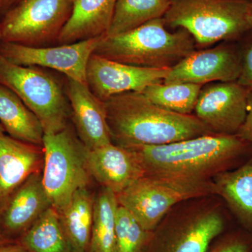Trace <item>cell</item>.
<instances>
[{
	"mask_svg": "<svg viewBox=\"0 0 252 252\" xmlns=\"http://www.w3.org/2000/svg\"><path fill=\"white\" fill-rule=\"evenodd\" d=\"M94 198L89 187L77 190L60 215L72 252H89Z\"/></svg>",
	"mask_w": 252,
	"mask_h": 252,
	"instance_id": "44dd1931",
	"label": "cell"
},
{
	"mask_svg": "<svg viewBox=\"0 0 252 252\" xmlns=\"http://www.w3.org/2000/svg\"><path fill=\"white\" fill-rule=\"evenodd\" d=\"M250 1H252V0H250Z\"/></svg>",
	"mask_w": 252,
	"mask_h": 252,
	"instance_id": "d590c367",
	"label": "cell"
},
{
	"mask_svg": "<svg viewBox=\"0 0 252 252\" xmlns=\"http://www.w3.org/2000/svg\"><path fill=\"white\" fill-rule=\"evenodd\" d=\"M87 165L92 179L116 195L144 176L137 154L114 143L88 149Z\"/></svg>",
	"mask_w": 252,
	"mask_h": 252,
	"instance_id": "9a60e30c",
	"label": "cell"
},
{
	"mask_svg": "<svg viewBox=\"0 0 252 252\" xmlns=\"http://www.w3.org/2000/svg\"><path fill=\"white\" fill-rule=\"evenodd\" d=\"M213 183L215 195L224 201L237 223L252 232V156L240 167L217 176Z\"/></svg>",
	"mask_w": 252,
	"mask_h": 252,
	"instance_id": "d6986e66",
	"label": "cell"
},
{
	"mask_svg": "<svg viewBox=\"0 0 252 252\" xmlns=\"http://www.w3.org/2000/svg\"><path fill=\"white\" fill-rule=\"evenodd\" d=\"M249 92L238 81L209 84L202 87L194 115L214 133L235 135L246 117Z\"/></svg>",
	"mask_w": 252,
	"mask_h": 252,
	"instance_id": "7c38bea8",
	"label": "cell"
},
{
	"mask_svg": "<svg viewBox=\"0 0 252 252\" xmlns=\"http://www.w3.org/2000/svg\"><path fill=\"white\" fill-rule=\"evenodd\" d=\"M74 0H21L0 21L3 42L47 46L57 41Z\"/></svg>",
	"mask_w": 252,
	"mask_h": 252,
	"instance_id": "ba28073f",
	"label": "cell"
},
{
	"mask_svg": "<svg viewBox=\"0 0 252 252\" xmlns=\"http://www.w3.org/2000/svg\"><path fill=\"white\" fill-rule=\"evenodd\" d=\"M195 51L188 32H172L159 18L123 34L102 36L94 54L138 67L172 68Z\"/></svg>",
	"mask_w": 252,
	"mask_h": 252,
	"instance_id": "277c9868",
	"label": "cell"
},
{
	"mask_svg": "<svg viewBox=\"0 0 252 252\" xmlns=\"http://www.w3.org/2000/svg\"><path fill=\"white\" fill-rule=\"evenodd\" d=\"M171 68L131 65L93 54L86 69V84L102 102L128 92H142L149 86L162 82Z\"/></svg>",
	"mask_w": 252,
	"mask_h": 252,
	"instance_id": "8fae6325",
	"label": "cell"
},
{
	"mask_svg": "<svg viewBox=\"0 0 252 252\" xmlns=\"http://www.w3.org/2000/svg\"><path fill=\"white\" fill-rule=\"evenodd\" d=\"M42 146L43 186L51 205L60 214L77 190L90 184L88 149L68 126L57 133L44 135Z\"/></svg>",
	"mask_w": 252,
	"mask_h": 252,
	"instance_id": "8992f818",
	"label": "cell"
},
{
	"mask_svg": "<svg viewBox=\"0 0 252 252\" xmlns=\"http://www.w3.org/2000/svg\"><path fill=\"white\" fill-rule=\"evenodd\" d=\"M30 252H72L59 212L46 210L17 240Z\"/></svg>",
	"mask_w": 252,
	"mask_h": 252,
	"instance_id": "7402d4cb",
	"label": "cell"
},
{
	"mask_svg": "<svg viewBox=\"0 0 252 252\" xmlns=\"http://www.w3.org/2000/svg\"><path fill=\"white\" fill-rule=\"evenodd\" d=\"M207 252H252V232L235 225L217 238Z\"/></svg>",
	"mask_w": 252,
	"mask_h": 252,
	"instance_id": "4316f807",
	"label": "cell"
},
{
	"mask_svg": "<svg viewBox=\"0 0 252 252\" xmlns=\"http://www.w3.org/2000/svg\"><path fill=\"white\" fill-rule=\"evenodd\" d=\"M215 194L213 181L184 184L141 177L117 194L118 203L130 212L144 229L153 231L169 210L187 199Z\"/></svg>",
	"mask_w": 252,
	"mask_h": 252,
	"instance_id": "9c48e42d",
	"label": "cell"
},
{
	"mask_svg": "<svg viewBox=\"0 0 252 252\" xmlns=\"http://www.w3.org/2000/svg\"><path fill=\"white\" fill-rule=\"evenodd\" d=\"M0 252H30L17 241H11L0 245Z\"/></svg>",
	"mask_w": 252,
	"mask_h": 252,
	"instance_id": "f546056e",
	"label": "cell"
},
{
	"mask_svg": "<svg viewBox=\"0 0 252 252\" xmlns=\"http://www.w3.org/2000/svg\"><path fill=\"white\" fill-rule=\"evenodd\" d=\"M66 94L79 140L88 149L112 143L104 102L87 84L67 78Z\"/></svg>",
	"mask_w": 252,
	"mask_h": 252,
	"instance_id": "2e32d148",
	"label": "cell"
},
{
	"mask_svg": "<svg viewBox=\"0 0 252 252\" xmlns=\"http://www.w3.org/2000/svg\"><path fill=\"white\" fill-rule=\"evenodd\" d=\"M102 36L54 46L3 42L0 55L18 65L49 68L63 73L66 78L86 84L88 63Z\"/></svg>",
	"mask_w": 252,
	"mask_h": 252,
	"instance_id": "30bf717a",
	"label": "cell"
},
{
	"mask_svg": "<svg viewBox=\"0 0 252 252\" xmlns=\"http://www.w3.org/2000/svg\"><path fill=\"white\" fill-rule=\"evenodd\" d=\"M0 124L12 138L39 147L43 145L44 132L39 119L14 91L1 83Z\"/></svg>",
	"mask_w": 252,
	"mask_h": 252,
	"instance_id": "ffe728a7",
	"label": "cell"
},
{
	"mask_svg": "<svg viewBox=\"0 0 252 252\" xmlns=\"http://www.w3.org/2000/svg\"><path fill=\"white\" fill-rule=\"evenodd\" d=\"M103 102L112 143L126 148L163 145L214 133L194 114L162 108L142 93L117 94Z\"/></svg>",
	"mask_w": 252,
	"mask_h": 252,
	"instance_id": "7a4b0ae2",
	"label": "cell"
},
{
	"mask_svg": "<svg viewBox=\"0 0 252 252\" xmlns=\"http://www.w3.org/2000/svg\"><path fill=\"white\" fill-rule=\"evenodd\" d=\"M0 83L14 91L34 113L44 135L57 133L68 126L65 94L49 73L38 67L18 65L0 55Z\"/></svg>",
	"mask_w": 252,
	"mask_h": 252,
	"instance_id": "52a82bcc",
	"label": "cell"
},
{
	"mask_svg": "<svg viewBox=\"0 0 252 252\" xmlns=\"http://www.w3.org/2000/svg\"><path fill=\"white\" fill-rule=\"evenodd\" d=\"M119 203L110 189L101 187L95 195L89 252H118L116 215Z\"/></svg>",
	"mask_w": 252,
	"mask_h": 252,
	"instance_id": "603a6c76",
	"label": "cell"
},
{
	"mask_svg": "<svg viewBox=\"0 0 252 252\" xmlns=\"http://www.w3.org/2000/svg\"><path fill=\"white\" fill-rule=\"evenodd\" d=\"M42 172L32 174L0 207V230L10 241H17L49 207Z\"/></svg>",
	"mask_w": 252,
	"mask_h": 252,
	"instance_id": "5bb4252c",
	"label": "cell"
},
{
	"mask_svg": "<svg viewBox=\"0 0 252 252\" xmlns=\"http://www.w3.org/2000/svg\"><path fill=\"white\" fill-rule=\"evenodd\" d=\"M235 220L215 194L182 200L154 228L144 252H207L217 238L236 225Z\"/></svg>",
	"mask_w": 252,
	"mask_h": 252,
	"instance_id": "3957f363",
	"label": "cell"
},
{
	"mask_svg": "<svg viewBox=\"0 0 252 252\" xmlns=\"http://www.w3.org/2000/svg\"><path fill=\"white\" fill-rule=\"evenodd\" d=\"M169 0H117L110 26L105 36L123 34L148 21L162 18Z\"/></svg>",
	"mask_w": 252,
	"mask_h": 252,
	"instance_id": "cb8c5ba5",
	"label": "cell"
},
{
	"mask_svg": "<svg viewBox=\"0 0 252 252\" xmlns=\"http://www.w3.org/2000/svg\"><path fill=\"white\" fill-rule=\"evenodd\" d=\"M5 135V131L4 128H3L2 126L0 124V139L3 137Z\"/></svg>",
	"mask_w": 252,
	"mask_h": 252,
	"instance_id": "836d02e7",
	"label": "cell"
},
{
	"mask_svg": "<svg viewBox=\"0 0 252 252\" xmlns=\"http://www.w3.org/2000/svg\"><path fill=\"white\" fill-rule=\"evenodd\" d=\"M21 0H0V21Z\"/></svg>",
	"mask_w": 252,
	"mask_h": 252,
	"instance_id": "4dcf8cb0",
	"label": "cell"
},
{
	"mask_svg": "<svg viewBox=\"0 0 252 252\" xmlns=\"http://www.w3.org/2000/svg\"><path fill=\"white\" fill-rule=\"evenodd\" d=\"M203 86L199 84L160 82L146 88L142 94L154 104L170 112L192 114Z\"/></svg>",
	"mask_w": 252,
	"mask_h": 252,
	"instance_id": "d4e9b609",
	"label": "cell"
},
{
	"mask_svg": "<svg viewBox=\"0 0 252 252\" xmlns=\"http://www.w3.org/2000/svg\"><path fill=\"white\" fill-rule=\"evenodd\" d=\"M44 151L4 135L0 139V207L30 176L41 171Z\"/></svg>",
	"mask_w": 252,
	"mask_h": 252,
	"instance_id": "e0dca14e",
	"label": "cell"
},
{
	"mask_svg": "<svg viewBox=\"0 0 252 252\" xmlns=\"http://www.w3.org/2000/svg\"><path fill=\"white\" fill-rule=\"evenodd\" d=\"M152 233L144 229L130 212L119 205L116 215L118 252H144Z\"/></svg>",
	"mask_w": 252,
	"mask_h": 252,
	"instance_id": "484cf974",
	"label": "cell"
},
{
	"mask_svg": "<svg viewBox=\"0 0 252 252\" xmlns=\"http://www.w3.org/2000/svg\"><path fill=\"white\" fill-rule=\"evenodd\" d=\"M117 0H74L72 16L57 42L72 44L106 35Z\"/></svg>",
	"mask_w": 252,
	"mask_h": 252,
	"instance_id": "ac0fdd59",
	"label": "cell"
},
{
	"mask_svg": "<svg viewBox=\"0 0 252 252\" xmlns=\"http://www.w3.org/2000/svg\"><path fill=\"white\" fill-rule=\"evenodd\" d=\"M249 17H250V23L252 27V1L250 2V9H249Z\"/></svg>",
	"mask_w": 252,
	"mask_h": 252,
	"instance_id": "d6a6232c",
	"label": "cell"
},
{
	"mask_svg": "<svg viewBox=\"0 0 252 252\" xmlns=\"http://www.w3.org/2000/svg\"><path fill=\"white\" fill-rule=\"evenodd\" d=\"M143 167L144 176L184 184L212 182L217 176L245 163L252 145L235 135L210 134L158 146L128 147Z\"/></svg>",
	"mask_w": 252,
	"mask_h": 252,
	"instance_id": "6da1fadb",
	"label": "cell"
},
{
	"mask_svg": "<svg viewBox=\"0 0 252 252\" xmlns=\"http://www.w3.org/2000/svg\"><path fill=\"white\" fill-rule=\"evenodd\" d=\"M240 49L241 72L238 82L249 91L252 90V34Z\"/></svg>",
	"mask_w": 252,
	"mask_h": 252,
	"instance_id": "83f0119b",
	"label": "cell"
},
{
	"mask_svg": "<svg viewBox=\"0 0 252 252\" xmlns=\"http://www.w3.org/2000/svg\"><path fill=\"white\" fill-rule=\"evenodd\" d=\"M250 0H170L164 15L167 28H182L201 47L233 41L252 31Z\"/></svg>",
	"mask_w": 252,
	"mask_h": 252,
	"instance_id": "5b68a950",
	"label": "cell"
},
{
	"mask_svg": "<svg viewBox=\"0 0 252 252\" xmlns=\"http://www.w3.org/2000/svg\"><path fill=\"white\" fill-rule=\"evenodd\" d=\"M3 43L2 31H1V23H0V47Z\"/></svg>",
	"mask_w": 252,
	"mask_h": 252,
	"instance_id": "e575fe53",
	"label": "cell"
},
{
	"mask_svg": "<svg viewBox=\"0 0 252 252\" xmlns=\"http://www.w3.org/2000/svg\"><path fill=\"white\" fill-rule=\"evenodd\" d=\"M241 72L240 49L222 44L210 49L195 51L170 69L162 82L204 84L238 81Z\"/></svg>",
	"mask_w": 252,
	"mask_h": 252,
	"instance_id": "4fadbf2b",
	"label": "cell"
},
{
	"mask_svg": "<svg viewBox=\"0 0 252 252\" xmlns=\"http://www.w3.org/2000/svg\"><path fill=\"white\" fill-rule=\"evenodd\" d=\"M169 1H170V0H169Z\"/></svg>",
	"mask_w": 252,
	"mask_h": 252,
	"instance_id": "8d00e7d4",
	"label": "cell"
},
{
	"mask_svg": "<svg viewBox=\"0 0 252 252\" xmlns=\"http://www.w3.org/2000/svg\"><path fill=\"white\" fill-rule=\"evenodd\" d=\"M237 135L252 145V90L249 92L248 111L245 122L239 129Z\"/></svg>",
	"mask_w": 252,
	"mask_h": 252,
	"instance_id": "f1b7e54d",
	"label": "cell"
},
{
	"mask_svg": "<svg viewBox=\"0 0 252 252\" xmlns=\"http://www.w3.org/2000/svg\"><path fill=\"white\" fill-rule=\"evenodd\" d=\"M9 242L11 241H10V240H8V239L6 238L4 235H3V233H1V230H0V245L6 243H9Z\"/></svg>",
	"mask_w": 252,
	"mask_h": 252,
	"instance_id": "1f68e13d",
	"label": "cell"
}]
</instances>
